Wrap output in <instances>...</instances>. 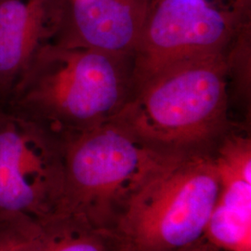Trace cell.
<instances>
[{
    "mask_svg": "<svg viewBox=\"0 0 251 251\" xmlns=\"http://www.w3.org/2000/svg\"><path fill=\"white\" fill-rule=\"evenodd\" d=\"M226 75L223 51L171 63L133 83L111 120L162 151L203 152L225 126Z\"/></svg>",
    "mask_w": 251,
    "mask_h": 251,
    "instance_id": "6da1fadb",
    "label": "cell"
},
{
    "mask_svg": "<svg viewBox=\"0 0 251 251\" xmlns=\"http://www.w3.org/2000/svg\"><path fill=\"white\" fill-rule=\"evenodd\" d=\"M214 157L174 152L127 198L113 231L125 251H168L197 242L220 193Z\"/></svg>",
    "mask_w": 251,
    "mask_h": 251,
    "instance_id": "7a4b0ae2",
    "label": "cell"
},
{
    "mask_svg": "<svg viewBox=\"0 0 251 251\" xmlns=\"http://www.w3.org/2000/svg\"><path fill=\"white\" fill-rule=\"evenodd\" d=\"M63 196L58 212L113 230L127 198L171 153L110 120L63 139Z\"/></svg>",
    "mask_w": 251,
    "mask_h": 251,
    "instance_id": "3957f363",
    "label": "cell"
},
{
    "mask_svg": "<svg viewBox=\"0 0 251 251\" xmlns=\"http://www.w3.org/2000/svg\"><path fill=\"white\" fill-rule=\"evenodd\" d=\"M120 63L121 57L84 46L48 54L29 86V101L68 128L65 138L98 126L115 117L128 97Z\"/></svg>",
    "mask_w": 251,
    "mask_h": 251,
    "instance_id": "277c9868",
    "label": "cell"
},
{
    "mask_svg": "<svg viewBox=\"0 0 251 251\" xmlns=\"http://www.w3.org/2000/svg\"><path fill=\"white\" fill-rule=\"evenodd\" d=\"M63 196V146L36 126L0 121V221L40 222Z\"/></svg>",
    "mask_w": 251,
    "mask_h": 251,
    "instance_id": "5b68a950",
    "label": "cell"
},
{
    "mask_svg": "<svg viewBox=\"0 0 251 251\" xmlns=\"http://www.w3.org/2000/svg\"><path fill=\"white\" fill-rule=\"evenodd\" d=\"M241 9L209 0H150L135 50L132 82L189 58L223 51Z\"/></svg>",
    "mask_w": 251,
    "mask_h": 251,
    "instance_id": "8992f818",
    "label": "cell"
},
{
    "mask_svg": "<svg viewBox=\"0 0 251 251\" xmlns=\"http://www.w3.org/2000/svg\"><path fill=\"white\" fill-rule=\"evenodd\" d=\"M150 0H74L72 16L82 46L121 57L135 51Z\"/></svg>",
    "mask_w": 251,
    "mask_h": 251,
    "instance_id": "52a82bcc",
    "label": "cell"
},
{
    "mask_svg": "<svg viewBox=\"0 0 251 251\" xmlns=\"http://www.w3.org/2000/svg\"><path fill=\"white\" fill-rule=\"evenodd\" d=\"M50 0H0V77L30 61L53 21Z\"/></svg>",
    "mask_w": 251,
    "mask_h": 251,
    "instance_id": "ba28073f",
    "label": "cell"
},
{
    "mask_svg": "<svg viewBox=\"0 0 251 251\" xmlns=\"http://www.w3.org/2000/svg\"><path fill=\"white\" fill-rule=\"evenodd\" d=\"M24 251H125L116 233L64 212L37 222Z\"/></svg>",
    "mask_w": 251,
    "mask_h": 251,
    "instance_id": "9c48e42d",
    "label": "cell"
},
{
    "mask_svg": "<svg viewBox=\"0 0 251 251\" xmlns=\"http://www.w3.org/2000/svg\"><path fill=\"white\" fill-rule=\"evenodd\" d=\"M204 236L220 251H251V211L216 202Z\"/></svg>",
    "mask_w": 251,
    "mask_h": 251,
    "instance_id": "30bf717a",
    "label": "cell"
},
{
    "mask_svg": "<svg viewBox=\"0 0 251 251\" xmlns=\"http://www.w3.org/2000/svg\"><path fill=\"white\" fill-rule=\"evenodd\" d=\"M214 161L217 168L251 181V140L241 136L227 138L220 146Z\"/></svg>",
    "mask_w": 251,
    "mask_h": 251,
    "instance_id": "8fae6325",
    "label": "cell"
},
{
    "mask_svg": "<svg viewBox=\"0 0 251 251\" xmlns=\"http://www.w3.org/2000/svg\"><path fill=\"white\" fill-rule=\"evenodd\" d=\"M37 222L24 220L0 221V251H24Z\"/></svg>",
    "mask_w": 251,
    "mask_h": 251,
    "instance_id": "7c38bea8",
    "label": "cell"
},
{
    "mask_svg": "<svg viewBox=\"0 0 251 251\" xmlns=\"http://www.w3.org/2000/svg\"><path fill=\"white\" fill-rule=\"evenodd\" d=\"M168 251H221L214 245H212L209 241L206 240V237L203 236L197 242L193 243L189 246Z\"/></svg>",
    "mask_w": 251,
    "mask_h": 251,
    "instance_id": "4fadbf2b",
    "label": "cell"
}]
</instances>
